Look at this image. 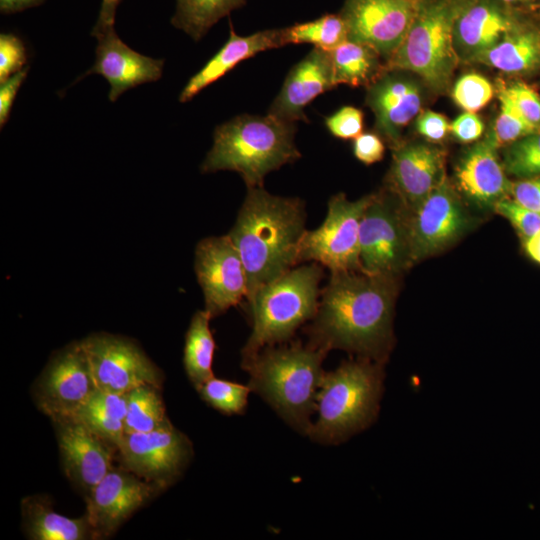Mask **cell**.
I'll return each instance as SVG.
<instances>
[{"label":"cell","instance_id":"obj_35","mask_svg":"<svg viewBox=\"0 0 540 540\" xmlns=\"http://www.w3.org/2000/svg\"><path fill=\"white\" fill-rule=\"evenodd\" d=\"M494 94L491 83L482 75L467 73L454 84L452 98L465 111L476 112L485 107Z\"/></svg>","mask_w":540,"mask_h":540},{"label":"cell","instance_id":"obj_15","mask_svg":"<svg viewBox=\"0 0 540 540\" xmlns=\"http://www.w3.org/2000/svg\"><path fill=\"white\" fill-rule=\"evenodd\" d=\"M117 451L124 468L165 488L180 476L192 448L189 439L169 422L149 432L125 434Z\"/></svg>","mask_w":540,"mask_h":540},{"label":"cell","instance_id":"obj_37","mask_svg":"<svg viewBox=\"0 0 540 540\" xmlns=\"http://www.w3.org/2000/svg\"><path fill=\"white\" fill-rule=\"evenodd\" d=\"M498 90L529 124L540 130V96L531 87L522 82H514L500 85Z\"/></svg>","mask_w":540,"mask_h":540},{"label":"cell","instance_id":"obj_7","mask_svg":"<svg viewBox=\"0 0 540 540\" xmlns=\"http://www.w3.org/2000/svg\"><path fill=\"white\" fill-rule=\"evenodd\" d=\"M462 0H423L402 43L384 71H409L433 90H445L459 62L453 45V23Z\"/></svg>","mask_w":540,"mask_h":540},{"label":"cell","instance_id":"obj_9","mask_svg":"<svg viewBox=\"0 0 540 540\" xmlns=\"http://www.w3.org/2000/svg\"><path fill=\"white\" fill-rule=\"evenodd\" d=\"M359 244L363 273L397 277L412 263L407 212L393 194L374 193L361 219Z\"/></svg>","mask_w":540,"mask_h":540},{"label":"cell","instance_id":"obj_16","mask_svg":"<svg viewBox=\"0 0 540 540\" xmlns=\"http://www.w3.org/2000/svg\"><path fill=\"white\" fill-rule=\"evenodd\" d=\"M161 489L126 468L113 467L85 496V514L96 539L112 535Z\"/></svg>","mask_w":540,"mask_h":540},{"label":"cell","instance_id":"obj_8","mask_svg":"<svg viewBox=\"0 0 540 540\" xmlns=\"http://www.w3.org/2000/svg\"><path fill=\"white\" fill-rule=\"evenodd\" d=\"M374 194L350 201L338 193L328 202L327 215L316 229L304 233L298 248L297 264L313 262L331 273L361 272L360 224Z\"/></svg>","mask_w":540,"mask_h":540},{"label":"cell","instance_id":"obj_11","mask_svg":"<svg viewBox=\"0 0 540 540\" xmlns=\"http://www.w3.org/2000/svg\"><path fill=\"white\" fill-rule=\"evenodd\" d=\"M97 387L81 342L70 344L49 361L36 382L38 408L53 423L73 419Z\"/></svg>","mask_w":540,"mask_h":540},{"label":"cell","instance_id":"obj_18","mask_svg":"<svg viewBox=\"0 0 540 540\" xmlns=\"http://www.w3.org/2000/svg\"><path fill=\"white\" fill-rule=\"evenodd\" d=\"M446 153L424 143L397 144L387 175L388 190L412 211L445 178Z\"/></svg>","mask_w":540,"mask_h":540},{"label":"cell","instance_id":"obj_23","mask_svg":"<svg viewBox=\"0 0 540 540\" xmlns=\"http://www.w3.org/2000/svg\"><path fill=\"white\" fill-rule=\"evenodd\" d=\"M455 178L459 191L481 208H493L511 193L506 170L486 140L466 151L456 166Z\"/></svg>","mask_w":540,"mask_h":540},{"label":"cell","instance_id":"obj_24","mask_svg":"<svg viewBox=\"0 0 540 540\" xmlns=\"http://www.w3.org/2000/svg\"><path fill=\"white\" fill-rule=\"evenodd\" d=\"M285 46L283 28L266 29L247 36L237 34L231 26L228 40L209 61L193 75L179 96L190 101L203 89L222 78L235 66L258 53Z\"/></svg>","mask_w":540,"mask_h":540},{"label":"cell","instance_id":"obj_19","mask_svg":"<svg viewBox=\"0 0 540 540\" xmlns=\"http://www.w3.org/2000/svg\"><path fill=\"white\" fill-rule=\"evenodd\" d=\"M54 424L64 471L86 496L114 467L116 448L75 418Z\"/></svg>","mask_w":540,"mask_h":540},{"label":"cell","instance_id":"obj_25","mask_svg":"<svg viewBox=\"0 0 540 540\" xmlns=\"http://www.w3.org/2000/svg\"><path fill=\"white\" fill-rule=\"evenodd\" d=\"M23 527L33 540H86L96 539L86 514L70 518L53 510L50 501L42 496H29L22 500Z\"/></svg>","mask_w":540,"mask_h":540},{"label":"cell","instance_id":"obj_36","mask_svg":"<svg viewBox=\"0 0 540 540\" xmlns=\"http://www.w3.org/2000/svg\"><path fill=\"white\" fill-rule=\"evenodd\" d=\"M493 209L512 224L521 240L530 237L540 229V214L523 206L510 196L499 200Z\"/></svg>","mask_w":540,"mask_h":540},{"label":"cell","instance_id":"obj_20","mask_svg":"<svg viewBox=\"0 0 540 540\" xmlns=\"http://www.w3.org/2000/svg\"><path fill=\"white\" fill-rule=\"evenodd\" d=\"M422 93L413 79L397 71H384L367 87L366 105L375 116V129L394 146L403 129L420 113Z\"/></svg>","mask_w":540,"mask_h":540},{"label":"cell","instance_id":"obj_31","mask_svg":"<svg viewBox=\"0 0 540 540\" xmlns=\"http://www.w3.org/2000/svg\"><path fill=\"white\" fill-rule=\"evenodd\" d=\"M126 394L125 434L149 432L170 422L166 417L159 387L143 384Z\"/></svg>","mask_w":540,"mask_h":540},{"label":"cell","instance_id":"obj_41","mask_svg":"<svg viewBox=\"0 0 540 540\" xmlns=\"http://www.w3.org/2000/svg\"><path fill=\"white\" fill-rule=\"evenodd\" d=\"M354 156L363 164L371 165L383 159L385 146L379 134L362 132L353 142Z\"/></svg>","mask_w":540,"mask_h":540},{"label":"cell","instance_id":"obj_38","mask_svg":"<svg viewBox=\"0 0 540 540\" xmlns=\"http://www.w3.org/2000/svg\"><path fill=\"white\" fill-rule=\"evenodd\" d=\"M327 130L336 138L355 139L363 132L364 114L354 106H343L333 114L325 117Z\"/></svg>","mask_w":540,"mask_h":540},{"label":"cell","instance_id":"obj_29","mask_svg":"<svg viewBox=\"0 0 540 540\" xmlns=\"http://www.w3.org/2000/svg\"><path fill=\"white\" fill-rule=\"evenodd\" d=\"M211 319L205 309L195 312L185 337L183 362L195 388L214 377L212 365L215 342L209 326Z\"/></svg>","mask_w":540,"mask_h":540},{"label":"cell","instance_id":"obj_27","mask_svg":"<svg viewBox=\"0 0 540 540\" xmlns=\"http://www.w3.org/2000/svg\"><path fill=\"white\" fill-rule=\"evenodd\" d=\"M329 52L335 87H368L384 72L381 56L366 44L347 40Z\"/></svg>","mask_w":540,"mask_h":540},{"label":"cell","instance_id":"obj_44","mask_svg":"<svg viewBox=\"0 0 540 540\" xmlns=\"http://www.w3.org/2000/svg\"><path fill=\"white\" fill-rule=\"evenodd\" d=\"M29 67H24L8 79L0 82V125L7 122L16 94L27 76Z\"/></svg>","mask_w":540,"mask_h":540},{"label":"cell","instance_id":"obj_45","mask_svg":"<svg viewBox=\"0 0 540 540\" xmlns=\"http://www.w3.org/2000/svg\"><path fill=\"white\" fill-rule=\"evenodd\" d=\"M119 3L120 0H102L98 20L91 32L94 37L114 28L115 14Z\"/></svg>","mask_w":540,"mask_h":540},{"label":"cell","instance_id":"obj_28","mask_svg":"<svg viewBox=\"0 0 540 540\" xmlns=\"http://www.w3.org/2000/svg\"><path fill=\"white\" fill-rule=\"evenodd\" d=\"M126 412L127 394L96 389L80 408L75 419L117 449L125 435Z\"/></svg>","mask_w":540,"mask_h":540},{"label":"cell","instance_id":"obj_12","mask_svg":"<svg viewBox=\"0 0 540 540\" xmlns=\"http://www.w3.org/2000/svg\"><path fill=\"white\" fill-rule=\"evenodd\" d=\"M81 345L97 389L126 394L143 384L161 388L160 370L133 342L110 334H94Z\"/></svg>","mask_w":540,"mask_h":540},{"label":"cell","instance_id":"obj_42","mask_svg":"<svg viewBox=\"0 0 540 540\" xmlns=\"http://www.w3.org/2000/svg\"><path fill=\"white\" fill-rule=\"evenodd\" d=\"M483 131L484 124L475 112L465 111L450 124V133L462 143L478 140Z\"/></svg>","mask_w":540,"mask_h":540},{"label":"cell","instance_id":"obj_48","mask_svg":"<svg viewBox=\"0 0 540 540\" xmlns=\"http://www.w3.org/2000/svg\"><path fill=\"white\" fill-rule=\"evenodd\" d=\"M506 6L512 8L515 6H530L535 4L538 0H498Z\"/></svg>","mask_w":540,"mask_h":540},{"label":"cell","instance_id":"obj_14","mask_svg":"<svg viewBox=\"0 0 540 540\" xmlns=\"http://www.w3.org/2000/svg\"><path fill=\"white\" fill-rule=\"evenodd\" d=\"M423 0H345L340 15L348 40L366 44L386 59L407 35Z\"/></svg>","mask_w":540,"mask_h":540},{"label":"cell","instance_id":"obj_40","mask_svg":"<svg viewBox=\"0 0 540 540\" xmlns=\"http://www.w3.org/2000/svg\"><path fill=\"white\" fill-rule=\"evenodd\" d=\"M450 124L443 114L426 110L419 113L416 129L425 139L437 143L443 141L450 133Z\"/></svg>","mask_w":540,"mask_h":540},{"label":"cell","instance_id":"obj_33","mask_svg":"<svg viewBox=\"0 0 540 540\" xmlns=\"http://www.w3.org/2000/svg\"><path fill=\"white\" fill-rule=\"evenodd\" d=\"M196 389L204 401L226 415L242 414L251 391L249 386L215 377Z\"/></svg>","mask_w":540,"mask_h":540},{"label":"cell","instance_id":"obj_6","mask_svg":"<svg viewBox=\"0 0 540 540\" xmlns=\"http://www.w3.org/2000/svg\"><path fill=\"white\" fill-rule=\"evenodd\" d=\"M323 276L320 264L293 267L261 287L248 301L252 332L242 349V363L265 347L289 340L314 318Z\"/></svg>","mask_w":540,"mask_h":540},{"label":"cell","instance_id":"obj_5","mask_svg":"<svg viewBox=\"0 0 540 540\" xmlns=\"http://www.w3.org/2000/svg\"><path fill=\"white\" fill-rule=\"evenodd\" d=\"M382 363L359 357L325 372L320 385L317 418L310 439L338 444L364 430L378 415L383 392Z\"/></svg>","mask_w":540,"mask_h":540},{"label":"cell","instance_id":"obj_2","mask_svg":"<svg viewBox=\"0 0 540 540\" xmlns=\"http://www.w3.org/2000/svg\"><path fill=\"white\" fill-rule=\"evenodd\" d=\"M305 219V204L300 198L273 195L263 186L247 188L228 233L247 273V301L265 284L297 265L299 244L306 232Z\"/></svg>","mask_w":540,"mask_h":540},{"label":"cell","instance_id":"obj_30","mask_svg":"<svg viewBox=\"0 0 540 540\" xmlns=\"http://www.w3.org/2000/svg\"><path fill=\"white\" fill-rule=\"evenodd\" d=\"M246 1L177 0L176 12L171 23L193 40L199 41L215 23L244 6Z\"/></svg>","mask_w":540,"mask_h":540},{"label":"cell","instance_id":"obj_13","mask_svg":"<svg viewBox=\"0 0 540 540\" xmlns=\"http://www.w3.org/2000/svg\"><path fill=\"white\" fill-rule=\"evenodd\" d=\"M195 273L211 318L238 305L248 295L245 266L227 235L202 239L195 250Z\"/></svg>","mask_w":540,"mask_h":540},{"label":"cell","instance_id":"obj_10","mask_svg":"<svg viewBox=\"0 0 540 540\" xmlns=\"http://www.w3.org/2000/svg\"><path fill=\"white\" fill-rule=\"evenodd\" d=\"M407 225L413 263L452 245L468 229L470 217L446 177L407 213Z\"/></svg>","mask_w":540,"mask_h":540},{"label":"cell","instance_id":"obj_22","mask_svg":"<svg viewBox=\"0 0 540 540\" xmlns=\"http://www.w3.org/2000/svg\"><path fill=\"white\" fill-rule=\"evenodd\" d=\"M96 60L83 75L100 74L110 84L109 100L115 101L126 90L161 78L164 61L131 49L114 28L96 37Z\"/></svg>","mask_w":540,"mask_h":540},{"label":"cell","instance_id":"obj_47","mask_svg":"<svg viewBox=\"0 0 540 540\" xmlns=\"http://www.w3.org/2000/svg\"><path fill=\"white\" fill-rule=\"evenodd\" d=\"M527 256L540 264V229L528 238L522 240Z\"/></svg>","mask_w":540,"mask_h":540},{"label":"cell","instance_id":"obj_34","mask_svg":"<svg viewBox=\"0 0 540 540\" xmlns=\"http://www.w3.org/2000/svg\"><path fill=\"white\" fill-rule=\"evenodd\" d=\"M500 111L492 131L485 139L493 148L508 146L513 142L539 131L529 124L512 105L509 99L498 90Z\"/></svg>","mask_w":540,"mask_h":540},{"label":"cell","instance_id":"obj_4","mask_svg":"<svg viewBox=\"0 0 540 540\" xmlns=\"http://www.w3.org/2000/svg\"><path fill=\"white\" fill-rule=\"evenodd\" d=\"M296 131L295 122L270 114L238 115L215 128L201 171H235L247 188L263 186L267 174L301 157L295 144Z\"/></svg>","mask_w":540,"mask_h":540},{"label":"cell","instance_id":"obj_3","mask_svg":"<svg viewBox=\"0 0 540 540\" xmlns=\"http://www.w3.org/2000/svg\"><path fill=\"white\" fill-rule=\"evenodd\" d=\"M328 351L310 343L268 346L242 363L251 391L258 393L296 431L307 435Z\"/></svg>","mask_w":540,"mask_h":540},{"label":"cell","instance_id":"obj_43","mask_svg":"<svg viewBox=\"0 0 540 540\" xmlns=\"http://www.w3.org/2000/svg\"><path fill=\"white\" fill-rule=\"evenodd\" d=\"M510 196L518 203L540 214V176L512 183Z\"/></svg>","mask_w":540,"mask_h":540},{"label":"cell","instance_id":"obj_26","mask_svg":"<svg viewBox=\"0 0 540 540\" xmlns=\"http://www.w3.org/2000/svg\"><path fill=\"white\" fill-rule=\"evenodd\" d=\"M476 62L506 74H527L540 66V28L520 23Z\"/></svg>","mask_w":540,"mask_h":540},{"label":"cell","instance_id":"obj_32","mask_svg":"<svg viewBox=\"0 0 540 540\" xmlns=\"http://www.w3.org/2000/svg\"><path fill=\"white\" fill-rule=\"evenodd\" d=\"M285 45L311 44L330 51L348 40L347 25L340 15L324 14L312 21L283 28Z\"/></svg>","mask_w":540,"mask_h":540},{"label":"cell","instance_id":"obj_17","mask_svg":"<svg viewBox=\"0 0 540 540\" xmlns=\"http://www.w3.org/2000/svg\"><path fill=\"white\" fill-rule=\"evenodd\" d=\"M520 23L498 0H462L453 23L458 60L476 62Z\"/></svg>","mask_w":540,"mask_h":540},{"label":"cell","instance_id":"obj_39","mask_svg":"<svg viewBox=\"0 0 540 540\" xmlns=\"http://www.w3.org/2000/svg\"><path fill=\"white\" fill-rule=\"evenodd\" d=\"M24 43L11 33L0 35V82L19 72L26 63Z\"/></svg>","mask_w":540,"mask_h":540},{"label":"cell","instance_id":"obj_46","mask_svg":"<svg viewBox=\"0 0 540 540\" xmlns=\"http://www.w3.org/2000/svg\"><path fill=\"white\" fill-rule=\"evenodd\" d=\"M44 0H0L2 13H15L39 5Z\"/></svg>","mask_w":540,"mask_h":540},{"label":"cell","instance_id":"obj_21","mask_svg":"<svg viewBox=\"0 0 540 540\" xmlns=\"http://www.w3.org/2000/svg\"><path fill=\"white\" fill-rule=\"evenodd\" d=\"M333 88L330 52L313 48L290 69L267 114L288 122L309 123L305 108Z\"/></svg>","mask_w":540,"mask_h":540},{"label":"cell","instance_id":"obj_1","mask_svg":"<svg viewBox=\"0 0 540 540\" xmlns=\"http://www.w3.org/2000/svg\"><path fill=\"white\" fill-rule=\"evenodd\" d=\"M397 277L363 272L331 273L308 327L309 343L342 349L383 363L393 345Z\"/></svg>","mask_w":540,"mask_h":540}]
</instances>
